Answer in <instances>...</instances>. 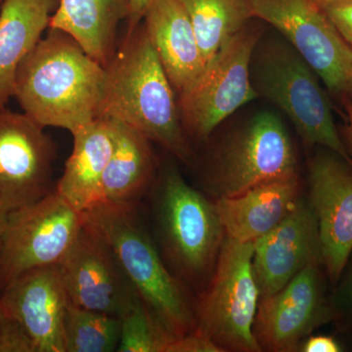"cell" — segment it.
I'll list each match as a JSON object with an SVG mask.
<instances>
[{
    "label": "cell",
    "mask_w": 352,
    "mask_h": 352,
    "mask_svg": "<svg viewBox=\"0 0 352 352\" xmlns=\"http://www.w3.org/2000/svg\"><path fill=\"white\" fill-rule=\"evenodd\" d=\"M98 118L126 124L182 161L191 156L177 95L142 22L127 29L105 67Z\"/></svg>",
    "instance_id": "obj_1"
},
{
    "label": "cell",
    "mask_w": 352,
    "mask_h": 352,
    "mask_svg": "<svg viewBox=\"0 0 352 352\" xmlns=\"http://www.w3.org/2000/svg\"><path fill=\"white\" fill-rule=\"evenodd\" d=\"M105 68L68 34L48 29L25 56L14 98L39 126L76 129L98 118Z\"/></svg>",
    "instance_id": "obj_2"
},
{
    "label": "cell",
    "mask_w": 352,
    "mask_h": 352,
    "mask_svg": "<svg viewBox=\"0 0 352 352\" xmlns=\"http://www.w3.org/2000/svg\"><path fill=\"white\" fill-rule=\"evenodd\" d=\"M136 206L101 201L82 212L85 226L112 248L141 302L171 340L196 330L195 310L182 282L157 252Z\"/></svg>",
    "instance_id": "obj_3"
},
{
    "label": "cell",
    "mask_w": 352,
    "mask_h": 352,
    "mask_svg": "<svg viewBox=\"0 0 352 352\" xmlns=\"http://www.w3.org/2000/svg\"><path fill=\"white\" fill-rule=\"evenodd\" d=\"M251 82L258 96L286 113L305 144L321 146L352 164L320 78L288 41H258L251 60Z\"/></svg>",
    "instance_id": "obj_4"
},
{
    "label": "cell",
    "mask_w": 352,
    "mask_h": 352,
    "mask_svg": "<svg viewBox=\"0 0 352 352\" xmlns=\"http://www.w3.org/2000/svg\"><path fill=\"white\" fill-rule=\"evenodd\" d=\"M157 192L155 217L166 258L180 281L207 285L226 238L215 204L175 168L164 171Z\"/></svg>",
    "instance_id": "obj_5"
},
{
    "label": "cell",
    "mask_w": 352,
    "mask_h": 352,
    "mask_svg": "<svg viewBox=\"0 0 352 352\" xmlns=\"http://www.w3.org/2000/svg\"><path fill=\"white\" fill-rule=\"evenodd\" d=\"M252 256L254 243L226 236L214 272L196 305V330L224 351H263L254 333L259 291Z\"/></svg>",
    "instance_id": "obj_6"
},
{
    "label": "cell",
    "mask_w": 352,
    "mask_h": 352,
    "mask_svg": "<svg viewBox=\"0 0 352 352\" xmlns=\"http://www.w3.org/2000/svg\"><path fill=\"white\" fill-rule=\"evenodd\" d=\"M261 32L245 25L228 39L201 76L177 97L184 131L206 139L226 118L256 100L251 82V60Z\"/></svg>",
    "instance_id": "obj_7"
},
{
    "label": "cell",
    "mask_w": 352,
    "mask_h": 352,
    "mask_svg": "<svg viewBox=\"0 0 352 352\" xmlns=\"http://www.w3.org/2000/svg\"><path fill=\"white\" fill-rule=\"evenodd\" d=\"M252 18L281 32L329 91L352 100V50L314 0H245Z\"/></svg>",
    "instance_id": "obj_8"
},
{
    "label": "cell",
    "mask_w": 352,
    "mask_h": 352,
    "mask_svg": "<svg viewBox=\"0 0 352 352\" xmlns=\"http://www.w3.org/2000/svg\"><path fill=\"white\" fill-rule=\"evenodd\" d=\"M85 226L56 190L9 212L0 251V289L27 271L59 264Z\"/></svg>",
    "instance_id": "obj_9"
},
{
    "label": "cell",
    "mask_w": 352,
    "mask_h": 352,
    "mask_svg": "<svg viewBox=\"0 0 352 352\" xmlns=\"http://www.w3.org/2000/svg\"><path fill=\"white\" fill-rule=\"evenodd\" d=\"M298 175L293 141L275 113L252 118L217 157L212 187L219 197H234L263 183Z\"/></svg>",
    "instance_id": "obj_10"
},
{
    "label": "cell",
    "mask_w": 352,
    "mask_h": 352,
    "mask_svg": "<svg viewBox=\"0 0 352 352\" xmlns=\"http://www.w3.org/2000/svg\"><path fill=\"white\" fill-rule=\"evenodd\" d=\"M55 159L44 127L24 112L0 107V210L9 214L52 192Z\"/></svg>",
    "instance_id": "obj_11"
},
{
    "label": "cell",
    "mask_w": 352,
    "mask_h": 352,
    "mask_svg": "<svg viewBox=\"0 0 352 352\" xmlns=\"http://www.w3.org/2000/svg\"><path fill=\"white\" fill-rule=\"evenodd\" d=\"M58 266L76 307L122 318L140 300L112 248L85 226Z\"/></svg>",
    "instance_id": "obj_12"
},
{
    "label": "cell",
    "mask_w": 352,
    "mask_h": 352,
    "mask_svg": "<svg viewBox=\"0 0 352 352\" xmlns=\"http://www.w3.org/2000/svg\"><path fill=\"white\" fill-rule=\"evenodd\" d=\"M308 183L321 263L336 283L352 252V164L330 150L317 153L309 161Z\"/></svg>",
    "instance_id": "obj_13"
},
{
    "label": "cell",
    "mask_w": 352,
    "mask_h": 352,
    "mask_svg": "<svg viewBox=\"0 0 352 352\" xmlns=\"http://www.w3.org/2000/svg\"><path fill=\"white\" fill-rule=\"evenodd\" d=\"M321 261H312L274 295L259 300L254 333L261 351H298L312 331L329 321Z\"/></svg>",
    "instance_id": "obj_14"
},
{
    "label": "cell",
    "mask_w": 352,
    "mask_h": 352,
    "mask_svg": "<svg viewBox=\"0 0 352 352\" xmlns=\"http://www.w3.org/2000/svg\"><path fill=\"white\" fill-rule=\"evenodd\" d=\"M68 305L58 264L23 273L0 295L2 314L22 325L36 352H65L64 317Z\"/></svg>",
    "instance_id": "obj_15"
},
{
    "label": "cell",
    "mask_w": 352,
    "mask_h": 352,
    "mask_svg": "<svg viewBox=\"0 0 352 352\" xmlns=\"http://www.w3.org/2000/svg\"><path fill=\"white\" fill-rule=\"evenodd\" d=\"M315 261H321L318 226L309 201L302 199L286 219L254 242L252 270L259 300L283 289Z\"/></svg>",
    "instance_id": "obj_16"
},
{
    "label": "cell",
    "mask_w": 352,
    "mask_h": 352,
    "mask_svg": "<svg viewBox=\"0 0 352 352\" xmlns=\"http://www.w3.org/2000/svg\"><path fill=\"white\" fill-rule=\"evenodd\" d=\"M142 24L179 96L207 66L186 11L179 0H154L143 16Z\"/></svg>",
    "instance_id": "obj_17"
},
{
    "label": "cell",
    "mask_w": 352,
    "mask_h": 352,
    "mask_svg": "<svg viewBox=\"0 0 352 352\" xmlns=\"http://www.w3.org/2000/svg\"><path fill=\"white\" fill-rule=\"evenodd\" d=\"M298 175L259 184L234 197L214 201L226 236L254 243L286 219L302 201Z\"/></svg>",
    "instance_id": "obj_18"
},
{
    "label": "cell",
    "mask_w": 352,
    "mask_h": 352,
    "mask_svg": "<svg viewBox=\"0 0 352 352\" xmlns=\"http://www.w3.org/2000/svg\"><path fill=\"white\" fill-rule=\"evenodd\" d=\"M74 147L55 190L80 212L102 201V179L112 155V120L97 118L72 133Z\"/></svg>",
    "instance_id": "obj_19"
},
{
    "label": "cell",
    "mask_w": 352,
    "mask_h": 352,
    "mask_svg": "<svg viewBox=\"0 0 352 352\" xmlns=\"http://www.w3.org/2000/svg\"><path fill=\"white\" fill-rule=\"evenodd\" d=\"M131 0H59L50 28L68 34L105 68L117 50L118 29Z\"/></svg>",
    "instance_id": "obj_20"
},
{
    "label": "cell",
    "mask_w": 352,
    "mask_h": 352,
    "mask_svg": "<svg viewBox=\"0 0 352 352\" xmlns=\"http://www.w3.org/2000/svg\"><path fill=\"white\" fill-rule=\"evenodd\" d=\"M59 0H3L0 7V107L15 94L21 64L50 28Z\"/></svg>",
    "instance_id": "obj_21"
},
{
    "label": "cell",
    "mask_w": 352,
    "mask_h": 352,
    "mask_svg": "<svg viewBox=\"0 0 352 352\" xmlns=\"http://www.w3.org/2000/svg\"><path fill=\"white\" fill-rule=\"evenodd\" d=\"M111 120L113 148L102 179V201L136 206L154 176L151 141L126 124Z\"/></svg>",
    "instance_id": "obj_22"
},
{
    "label": "cell",
    "mask_w": 352,
    "mask_h": 352,
    "mask_svg": "<svg viewBox=\"0 0 352 352\" xmlns=\"http://www.w3.org/2000/svg\"><path fill=\"white\" fill-rule=\"evenodd\" d=\"M195 31L206 64L252 18L245 0H179Z\"/></svg>",
    "instance_id": "obj_23"
},
{
    "label": "cell",
    "mask_w": 352,
    "mask_h": 352,
    "mask_svg": "<svg viewBox=\"0 0 352 352\" xmlns=\"http://www.w3.org/2000/svg\"><path fill=\"white\" fill-rule=\"evenodd\" d=\"M65 352H113L120 344V318L69 302L64 317Z\"/></svg>",
    "instance_id": "obj_24"
},
{
    "label": "cell",
    "mask_w": 352,
    "mask_h": 352,
    "mask_svg": "<svg viewBox=\"0 0 352 352\" xmlns=\"http://www.w3.org/2000/svg\"><path fill=\"white\" fill-rule=\"evenodd\" d=\"M140 300L120 318L119 352H166L171 342Z\"/></svg>",
    "instance_id": "obj_25"
},
{
    "label": "cell",
    "mask_w": 352,
    "mask_h": 352,
    "mask_svg": "<svg viewBox=\"0 0 352 352\" xmlns=\"http://www.w3.org/2000/svg\"><path fill=\"white\" fill-rule=\"evenodd\" d=\"M0 352H36L22 325L3 314L0 317Z\"/></svg>",
    "instance_id": "obj_26"
},
{
    "label": "cell",
    "mask_w": 352,
    "mask_h": 352,
    "mask_svg": "<svg viewBox=\"0 0 352 352\" xmlns=\"http://www.w3.org/2000/svg\"><path fill=\"white\" fill-rule=\"evenodd\" d=\"M324 12L352 50V0H340L324 7Z\"/></svg>",
    "instance_id": "obj_27"
},
{
    "label": "cell",
    "mask_w": 352,
    "mask_h": 352,
    "mask_svg": "<svg viewBox=\"0 0 352 352\" xmlns=\"http://www.w3.org/2000/svg\"><path fill=\"white\" fill-rule=\"evenodd\" d=\"M223 349L198 330L171 340L166 352H223Z\"/></svg>",
    "instance_id": "obj_28"
},
{
    "label": "cell",
    "mask_w": 352,
    "mask_h": 352,
    "mask_svg": "<svg viewBox=\"0 0 352 352\" xmlns=\"http://www.w3.org/2000/svg\"><path fill=\"white\" fill-rule=\"evenodd\" d=\"M300 351L305 352H339L342 351L339 342L328 336H314L308 338L300 346Z\"/></svg>",
    "instance_id": "obj_29"
},
{
    "label": "cell",
    "mask_w": 352,
    "mask_h": 352,
    "mask_svg": "<svg viewBox=\"0 0 352 352\" xmlns=\"http://www.w3.org/2000/svg\"><path fill=\"white\" fill-rule=\"evenodd\" d=\"M154 0H131V14L127 19V29L136 27L142 22L143 16Z\"/></svg>",
    "instance_id": "obj_30"
},
{
    "label": "cell",
    "mask_w": 352,
    "mask_h": 352,
    "mask_svg": "<svg viewBox=\"0 0 352 352\" xmlns=\"http://www.w3.org/2000/svg\"><path fill=\"white\" fill-rule=\"evenodd\" d=\"M346 111V126H344V136L347 145L352 152V100H346L342 103Z\"/></svg>",
    "instance_id": "obj_31"
},
{
    "label": "cell",
    "mask_w": 352,
    "mask_h": 352,
    "mask_svg": "<svg viewBox=\"0 0 352 352\" xmlns=\"http://www.w3.org/2000/svg\"><path fill=\"white\" fill-rule=\"evenodd\" d=\"M7 217H8V212L0 210V251H1L2 243H3L4 233H6Z\"/></svg>",
    "instance_id": "obj_32"
},
{
    "label": "cell",
    "mask_w": 352,
    "mask_h": 352,
    "mask_svg": "<svg viewBox=\"0 0 352 352\" xmlns=\"http://www.w3.org/2000/svg\"><path fill=\"white\" fill-rule=\"evenodd\" d=\"M315 3L317 4L319 7H321L322 9L324 7L329 6V4L333 3V2L340 1V0H314Z\"/></svg>",
    "instance_id": "obj_33"
},
{
    "label": "cell",
    "mask_w": 352,
    "mask_h": 352,
    "mask_svg": "<svg viewBox=\"0 0 352 352\" xmlns=\"http://www.w3.org/2000/svg\"><path fill=\"white\" fill-rule=\"evenodd\" d=\"M351 302H352V279H351Z\"/></svg>",
    "instance_id": "obj_34"
},
{
    "label": "cell",
    "mask_w": 352,
    "mask_h": 352,
    "mask_svg": "<svg viewBox=\"0 0 352 352\" xmlns=\"http://www.w3.org/2000/svg\"><path fill=\"white\" fill-rule=\"evenodd\" d=\"M2 2H3V0H0V7L2 6Z\"/></svg>",
    "instance_id": "obj_35"
},
{
    "label": "cell",
    "mask_w": 352,
    "mask_h": 352,
    "mask_svg": "<svg viewBox=\"0 0 352 352\" xmlns=\"http://www.w3.org/2000/svg\"><path fill=\"white\" fill-rule=\"evenodd\" d=\"M1 314H2L1 308H0V317H1Z\"/></svg>",
    "instance_id": "obj_36"
}]
</instances>
